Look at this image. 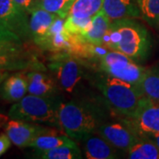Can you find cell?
<instances>
[{
	"instance_id": "cell-1",
	"label": "cell",
	"mask_w": 159,
	"mask_h": 159,
	"mask_svg": "<svg viewBox=\"0 0 159 159\" xmlns=\"http://www.w3.org/2000/svg\"><path fill=\"white\" fill-rule=\"evenodd\" d=\"M113 113L106 101L94 98L74 99L60 104L58 119L63 133L74 141L96 133L99 126L110 120Z\"/></svg>"
},
{
	"instance_id": "cell-2",
	"label": "cell",
	"mask_w": 159,
	"mask_h": 159,
	"mask_svg": "<svg viewBox=\"0 0 159 159\" xmlns=\"http://www.w3.org/2000/svg\"><path fill=\"white\" fill-rule=\"evenodd\" d=\"M92 78L93 84L102 93L111 111L121 118L130 117L144 97L139 87L115 78L102 71Z\"/></svg>"
},
{
	"instance_id": "cell-3",
	"label": "cell",
	"mask_w": 159,
	"mask_h": 159,
	"mask_svg": "<svg viewBox=\"0 0 159 159\" xmlns=\"http://www.w3.org/2000/svg\"><path fill=\"white\" fill-rule=\"evenodd\" d=\"M61 102L58 97H42L29 94L11 106L8 117L10 119L44 124L60 130L58 112Z\"/></svg>"
},
{
	"instance_id": "cell-4",
	"label": "cell",
	"mask_w": 159,
	"mask_h": 159,
	"mask_svg": "<svg viewBox=\"0 0 159 159\" xmlns=\"http://www.w3.org/2000/svg\"><path fill=\"white\" fill-rule=\"evenodd\" d=\"M111 23L120 34L116 51L137 63L145 60L151 48V38L147 29L134 19H121Z\"/></svg>"
},
{
	"instance_id": "cell-5",
	"label": "cell",
	"mask_w": 159,
	"mask_h": 159,
	"mask_svg": "<svg viewBox=\"0 0 159 159\" xmlns=\"http://www.w3.org/2000/svg\"><path fill=\"white\" fill-rule=\"evenodd\" d=\"M48 66L60 90L69 95L79 93L86 74L78 57L67 52H57L50 58Z\"/></svg>"
},
{
	"instance_id": "cell-6",
	"label": "cell",
	"mask_w": 159,
	"mask_h": 159,
	"mask_svg": "<svg viewBox=\"0 0 159 159\" xmlns=\"http://www.w3.org/2000/svg\"><path fill=\"white\" fill-rule=\"evenodd\" d=\"M100 69L115 78L139 87L146 72L145 67L117 51H110L99 59Z\"/></svg>"
},
{
	"instance_id": "cell-7",
	"label": "cell",
	"mask_w": 159,
	"mask_h": 159,
	"mask_svg": "<svg viewBox=\"0 0 159 159\" xmlns=\"http://www.w3.org/2000/svg\"><path fill=\"white\" fill-rule=\"evenodd\" d=\"M141 137L159 134V102L142 97L135 111L122 118Z\"/></svg>"
},
{
	"instance_id": "cell-8",
	"label": "cell",
	"mask_w": 159,
	"mask_h": 159,
	"mask_svg": "<svg viewBox=\"0 0 159 159\" xmlns=\"http://www.w3.org/2000/svg\"><path fill=\"white\" fill-rule=\"evenodd\" d=\"M96 133L119 151L125 153L141 139V136L127 123H125L122 118L114 121L110 119L99 126Z\"/></svg>"
},
{
	"instance_id": "cell-9",
	"label": "cell",
	"mask_w": 159,
	"mask_h": 159,
	"mask_svg": "<svg viewBox=\"0 0 159 159\" xmlns=\"http://www.w3.org/2000/svg\"><path fill=\"white\" fill-rule=\"evenodd\" d=\"M0 24L18 35L21 41L31 39L28 14L13 0H0Z\"/></svg>"
},
{
	"instance_id": "cell-10",
	"label": "cell",
	"mask_w": 159,
	"mask_h": 159,
	"mask_svg": "<svg viewBox=\"0 0 159 159\" xmlns=\"http://www.w3.org/2000/svg\"><path fill=\"white\" fill-rule=\"evenodd\" d=\"M52 128L49 126L32 124L23 120L11 119L5 125V132L11 143L19 148L29 147L36 137L48 133Z\"/></svg>"
},
{
	"instance_id": "cell-11",
	"label": "cell",
	"mask_w": 159,
	"mask_h": 159,
	"mask_svg": "<svg viewBox=\"0 0 159 159\" xmlns=\"http://www.w3.org/2000/svg\"><path fill=\"white\" fill-rule=\"evenodd\" d=\"M65 20L57 18L51 25L45 37L36 45L46 51L69 53L76 41V34H71L66 29Z\"/></svg>"
},
{
	"instance_id": "cell-12",
	"label": "cell",
	"mask_w": 159,
	"mask_h": 159,
	"mask_svg": "<svg viewBox=\"0 0 159 159\" xmlns=\"http://www.w3.org/2000/svg\"><path fill=\"white\" fill-rule=\"evenodd\" d=\"M80 142L88 159L119 158V149L113 147L97 133H92L83 137Z\"/></svg>"
},
{
	"instance_id": "cell-13",
	"label": "cell",
	"mask_w": 159,
	"mask_h": 159,
	"mask_svg": "<svg viewBox=\"0 0 159 159\" xmlns=\"http://www.w3.org/2000/svg\"><path fill=\"white\" fill-rule=\"evenodd\" d=\"M27 76L29 94L42 97H57L59 96V91L61 90L53 76L39 70L28 72Z\"/></svg>"
},
{
	"instance_id": "cell-14",
	"label": "cell",
	"mask_w": 159,
	"mask_h": 159,
	"mask_svg": "<svg viewBox=\"0 0 159 159\" xmlns=\"http://www.w3.org/2000/svg\"><path fill=\"white\" fill-rule=\"evenodd\" d=\"M28 76L26 72L8 75L0 86V97L6 102H16L28 92Z\"/></svg>"
},
{
	"instance_id": "cell-15",
	"label": "cell",
	"mask_w": 159,
	"mask_h": 159,
	"mask_svg": "<svg viewBox=\"0 0 159 159\" xmlns=\"http://www.w3.org/2000/svg\"><path fill=\"white\" fill-rule=\"evenodd\" d=\"M102 11L111 21L121 19H142L136 0H103Z\"/></svg>"
},
{
	"instance_id": "cell-16",
	"label": "cell",
	"mask_w": 159,
	"mask_h": 159,
	"mask_svg": "<svg viewBox=\"0 0 159 159\" xmlns=\"http://www.w3.org/2000/svg\"><path fill=\"white\" fill-rule=\"evenodd\" d=\"M58 17L59 16L57 14L46 11L41 7H36L30 13L29 30L31 39L34 41L35 44L45 37L51 25Z\"/></svg>"
},
{
	"instance_id": "cell-17",
	"label": "cell",
	"mask_w": 159,
	"mask_h": 159,
	"mask_svg": "<svg viewBox=\"0 0 159 159\" xmlns=\"http://www.w3.org/2000/svg\"><path fill=\"white\" fill-rule=\"evenodd\" d=\"M111 24V20L102 10L96 16L92 18L90 25L88 27V29H86L78 35L87 43L97 45H102V40L105 34H107Z\"/></svg>"
},
{
	"instance_id": "cell-18",
	"label": "cell",
	"mask_w": 159,
	"mask_h": 159,
	"mask_svg": "<svg viewBox=\"0 0 159 159\" xmlns=\"http://www.w3.org/2000/svg\"><path fill=\"white\" fill-rule=\"evenodd\" d=\"M40 67H42V66L36 59L33 57H29L25 53L15 55H0V70L26 71L30 68L39 70Z\"/></svg>"
},
{
	"instance_id": "cell-19",
	"label": "cell",
	"mask_w": 159,
	"mask_h": 159,
	"mask_svg": "<svg viewBox=\"0 0 159 159\" xmlns=\"http://www.w3.org/2000/svg\"><path fill=\"white\" fill-rule=\"evenodd\" d=\"M76 142L68 135L58 134V131L52 128L48 133L41 134L34 139L30 144V148H34L38 150H46L64 146V145H74Z\"/></svg>"
},
{
	"instance_id": "cell-20",
	"label": "cell",
	"mask_w": 159,
	"mask_h": 159,
	"mask_svg": "<svg viewBox=\"0 0 159 159\" xmlns=\"http://www.w3.org/2000/svg\"><path fill=\"white\" fill-rule=\"evenodd\" d=\"M34 158L41 159H79L82 158L81 151L77 144L64 145L46 150H38L34 153Z\"/></svg>"
},
{
	"instance_id": "cell-21",
	"label": "cell",
	"mask_w": 159,
	"mask_h": 159,
	"mask_svg": "<svg viewBox=\"0 0 159 159\" xmlns=\"http://www.w3.org/2000/svg\"><path fill=\"white\" fill-rule=\"evenodd\" d=\"M139 88L144 97L159 102V66L146 69Z\"/></svg>"
},
{
	"instance_id": "cell-22",
	"label": "cell",
	"mask_w": 159,
	"mask_h": 159,
	"mask_svg": "<svg viewBox=\"0 0 159 159\" xmlns=\"http://www.w3.org/2000/svg\"><path fill=\"white\" fill-rule=\"evenodd\" d=\"M126 154L130 159H159V148L147 137H141Z\"/></svg>"
},
{
	"instance_id": "cell-23",
	"label": "cell",
	"mask_w": 159,
	"mask_h": 159,
	"mask_svg": "<svg viewBox=\"0 0 159 159\" xmlns=\"http://www.w3.org/2000/svg\"><path fill=\"white\" fill-rule=\"evenodd\" d=\"M103 0H75L69 10V16L93 18L102 10ZM67 15V16H68Z\"/></svg>"
},
{
	"instance_id": "cell-24",
	"label": "cell",
	"mask_w": 159,
	"mask_h": 159,
	"mask_svg": "<svg viewBox=\"0 0 159 159\" xmlns=\"http://www.w3.org/2000/svg\"><path fill=\"white\" fill-rule=\"evenodd\" d=\"M140 8L142 19L152 26L157 27L159 23V0H136Z\"/></svg>"
},
{
	"instance_id": "cell-25",
	"label": "cell",
	"mask_w": 159,
	"mask_h": 159,
	"mask_svg": "<svg viewBox=\"0 0 159 159\" xmlns=\"http://www.w3.org/2000/svg\"><path fill=\"white\" fill-rule=\"evenodd\" d=\"M74 1L75 0H41L38 3V7L66 19Z\"/></svg>"
},
{
	"instance_id": "cell-26",
	"label": "cell",
	"mask_w": 159,
	"mask_h": 159,
	"mask_svg": "<svg viewBox=\"0 0 159 159\" xmlns=\"http://www.w3.org/2000/svg\"><path fill=\"white\" fill-rule=\"evenodd\" d=\"M92 18H76L67 16L65 20V28L69 33L73 34H80L90 25Z\"/></svg>"
},
{
	"instance_id": "cell-27",
	"label": "cell",
	"mask_w": 159,
	"mask_h": 159,
	"mask_svg": "<svg viewBox=\"0 0 159 159\" xmlns=\"http://www.w3.org/2000/svg\"><path fill=\"white\" fill-rule=\"evenodd\" d=\"M21 43L0 41V55H15L25 53Z\"/></svg>"
},
{
	"instance_id": "cell-28",
	"label": "cell",
	"mask_w": 159,
	"mask_h": 159,
	"mask_svg": "<svg viewBox=\"0 0 159 159\" xmlns=\"http://www.w3.org/2000/svg\"><path fill=\"white\" fill-rule=\"evenodd\" d=\"M13 1L27 14H30L36 7H38L35 0H13Z\"/></svg>"
},
{
	"instance_id": "cell-29",
	"label": "cell",
	"mask_w": 159,
	"mask_h": 159,
	"mask_svg": "<svg viewBox=\"0 0 159 159\" xmlns=\"http://www.w3.org/2000/svg\"><path fill=\"white\" fill-rule=\"evenodd\" d=\"M0 41H6V42H16V43H22L20 38L10 31L9 29H6L4 26L0 24Z\"/></svg>"
},
{
	"instance_id": "cell-30",
	"label": "cell",
	"mask_w": 159,
	"mask_h": 159,
	"mask_svg": "<svg viewBox=\"0 0 159 159\" xmlns=\"http://www.w3.org/2000/svg\"><path fill=\"white\" fill-rule=\"evenodd\" d=\"M11 143V140L6 134H0V157L10 148Z\"/></svg>"
},
{
	"instance_id": "cell-31",
	"label": "cell",
	"mask_w": 159,
	"mask_h": 159,
	"mask_svg": "<svg viewBox=\"0 0 159 159\" xmlns=\"http://www.w3.org/2000/svg\"><path fill=\"white\" fill-rule=\"evenodd\" d=\"M147 138H148L151 142H153L159 148V134H151V135H148V136H147Z\"/></svg>"
},
{
	"instance_id": "cell-32",
	"label": "cell",
	"mask_w": 159,
	"mask_h": 159,
	"mask_svg": "<svg viewBox=\"0 0 159 159\" xmlns=\"http://www.w3.org/2000/svg\"><path fill=\"white\" fill-rule=\"evenodd\" d=\"M8 119H9L8 116H6L4 114L0 113V127H3V126L5 127L6 123L8 122Z\"/></svg>"
},
{
	"instance_id": "cell-33",
	"label": "cell",
	"mask_w": 159,
	"mask_h": 159,
	"mask_svg": "<svg viewBox=\"0 0 159 159\" xmlns=\"http://www.w3.org/2000/svg\"><path fill=\"white\" fill-rule=\"evenodd\" d=\"M8 76L7 72L5 70H0V84L3 82V80L6 79V77Z\"/></svg>"
},
{
	"instance_id": "cell-34",
	"label": "cell",
	"mask_w": 159,
	"mask_h": 159,
	"mask_svg": "<svg viewBox=\"0 0 159 159\" xmlns=\"http://www.w3.org/2000/svg\"><path fill=\"white\" fill-rule=\"evenodd\" d=\"M35 1H36V3H37V6H38V3H39L41 0H35Z\"/></svg>"
},
{
	"instance_id": "cell-35",
	"label": "cell",
	"mask_w": 159,
	"mask_h": 159,
	"mask_svg": "<svg viewBox=\"0 0 159 159\" xmlns=\"http://www.w3.org/2000/svg\"><path fill=\"white\" fill-rule=\"evenodd\" d=\"M157 28H158V29H159V23H158V25H157Z\"/></svg>"
}]
</instances>
